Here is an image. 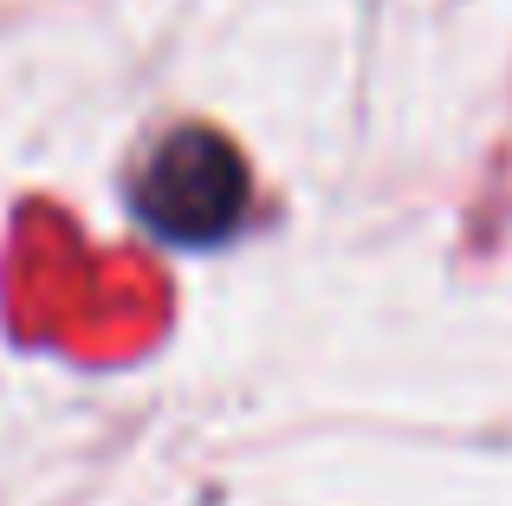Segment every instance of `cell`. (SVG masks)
Instances as JSON below:
<instances>
[{
  "mask_svg": "<svg viewBox=\"0 0 512 506\" xmlns=\"http://www.w3.org/2000/svg\"><path fill=\"white\" fill-rule=\"evenodd\" d=\"M253 176L247 156L208 124H182L143 156V176L130 182V208L150 234L175 247H214L247 221Z\"/></svg>",
  "mask_w": 512,
  "mask_h": 506,
  "instance_id": "6da1fadb",
  "label": "cell"
}]
</instances>
